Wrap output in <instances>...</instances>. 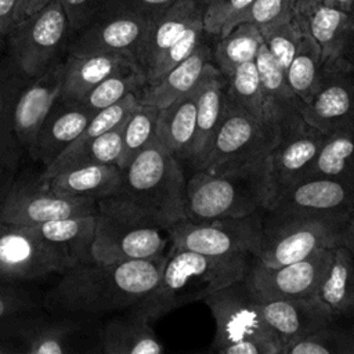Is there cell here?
<instances>
[{
	"mask_svg": "<svg viewBox=\"0 0 354 354\" xmlns=\"http://www.w3.org/2000/svg\"><path fill=\"white\" fill-rule=\"evenodd\" d=\"M4 48H6V40L0 36V53H1Z\"/></svg>",
	"mask_w": 354,
	"mask_h": 354,
	"instance_id": "680465c9",
	"label": "cell"
},
{
	"mask_svg": "<svg viewBox=\"0 0 354 354\" xmlns=\"http://www.w3.org/2000/svg\"><path fill=\"white\" fill-rule=\"evenodd\" d=\"M167 254L153 259L100 263L91 260L62 272L44 296L58 315H102L141 304L158 286Z\"/></svg>",
	"mask_w": 354,
	"mask_h": 354,
	"instance_id": "6da1fadb",
	"label": "cell"
},
{
	"mask_svg": "<svg viewBox=\"0 0 354 354\" xmlns=\"http://www.w3.org/2000/svg\"><path fill=\"white\" fill-rule=\"evenodd\" d=\"M3 227H4V223H3V220H1V217H0V234H1V231H3Z\"/></svg>",
	"mask_w": 354,
	"mask_h": 354,
	"instance_id": "94428289",
	"label": "cell"
},
{
	"mask_svg": "<svg viewBox=\"0 0 354 354\" xmlns=\"http://www.w3.org/2000/svg\"><path fill=\"white\" fill-rule=\"evenodd\" d=\"M210 1H212V0H202V3H203V4H205V6H206V4H209V3H210Z\"/></svg>",
	"mask_w": 354,
	"mask_h": 354,
	"instance_id": "6125c7cd",
	"label": "cell"
},
{
	"mask_svg": "<svg viewBox=\"0 0 354 354\" xmlns=\"http://www.w3.org/2000/svg\"><path fill=\"white\" fill-rule=\"evenodd\" d=\"M59 64L32 79L17 101L12 130L21 147L26 151L32 147L43 120L58 101Z\"/></svg>",
	"mask_w": 354,
	"mask_h": 354,
	"instance_id": "cb8c5ba5",
	"label": "cell"
},
{
	"mask_svg": "<svg viewBox=\"0 0 354 354\" xmlns=\"http://www.w3.org/2000/svg\"><path fill=\"white\" fill-rule=\"evenodd\" d=\"M306 29L296 18L260 28L264 44L283 71L289 66Z\"/></svg>",
	"mask_w": 354,
	"mask_h": 354,
	"instance_id": "7bdbcfd3",
	"label": "cell"
},
{
	"mask_svg": "<svg viewBox=\"0 0 354 354\" xmlns=\"http://www.w3.org/2000/svg\"><path fill=\"white\" fill-rule=\"evenodd\" d=\"M71 39L66 14L59 0L26 15L6 36V48L15 64L35 79L66 57Z\"/></svg>",
	"mask_w": 354,
	"mask_h": 354,
	"instance_id": "ba28073f",
	"label": "cell"
},
{
	"mask_svg": "<svg viewBox=\"0 0 354 354\" xmlns=\"http://www.w3.org/2000/svg\"><path fill=\"white\" fill-rule=\"evenodd\" d=\"M296 6H295V14H296V19L307 28V19L308 17L313 14V11L321 4L322 0H295Z\"/></svg>",
	"mask_w": 354,
	"mask_h": 354,
	"instance_id": "816d5d0a",
	"label": "cell"
},
{
	"mask_svg": "<svg viewBox=\"0 0 354 354\" xmlns=\"http://www.w3.org/2000/svg\"><path fill=\"white\" fill-rule=\"evenodd\" d=\"M322 4L353 14V0H322Z\"/></svg>",
	"mask_w": 354,
	"mask_h": 354,
	"instance_id": "db71d44e",
	"label": "cell"
},
{
	"mask_svg": "<svg viewBox=\"0 0 354 354\" xmlns=\"http://www.w3.org/2000/svg\"><path fill=\"white\" fill-rule=\"evenodd\" d=\"M353 15H354V0H353Z\"/></svg>",
	"mask_w": 354,
	"mask_h": 354,
	"instance_id": "be15d7a7",
	"label": "cell"
},
{
	"mask_svg": "<svg viewBox=\"0 0 354 354\" xmlns=\"http://www.w3.org/2000/svg\"><path fill=\"white\" fill-rule=\"evenodd\" d=\"M285 73L289 86L303 102L310 101L319 88L324 75L321 50L308 29L301 35L296 53Z\"/></svg>",
	"mask_w": 354,
	"mask_h": 354,
	"instance_id": "d590c367",
	"label": "cell"
},
{
	"mask_svg": "<svg viewBox=\"0 0 354 354\" xmlns=\"http://www.w3.org/2000/svg\"><path fill=\"white\" fill-rule=\"evenodd\" d=\"M127 120V119H126ZM126 120L112 130L87 140L84 142L71 144L66 147L55 160L44 167L40 178H46L65 167L90 165V163H118L122 149V134Z\"/></svg>",
	"mask_w": 354,
	"mask_h": 354,
	"instance_id": "836d02e7",
	"label": "cell"
},
{
	"mask_svg": "<svg viewBox=\"0 0 354 354\" xmlns=\"http://www.w3.org/2000/svg\"><path fill=\"white\" fill-rule=\"evenodd\" d=\"M22 147L14 133L0 129V202L22 166Z\"/></svg>",
	"mask_w": 354,
	"mask_h": 354,
	"instance_id": "bcb514c9",
	"label": "cell"
},
{
	"mask_svg": "<svg viewBox=\"0 0 354 354\" xmlns=\"http://www.w3.org/2000/svg\"><path fill=\"white\" fill-rule=\"evenodd\" d=\"M176 0H106L100 12H134L152 18L170 7Z\"/></svg>",
	"mask_w": 354,
	"mask_h": 354,
	"instance_id": "681fc988",
	"label": "cell"
},
{
	"mask_svg": "<svg viewBox=\"0 0 354 354\" xmlns=\"http://www.w3.org/2000/svg\"><path fill=\"white\" fill-rule=\"evenodd\" d=\"M263 43L260 29L252 22H242L220 37L212 51V61L227 80L239 65L256 58Z\"/></svg>",
	"mask_w": 354,
	"mask_h": 354,
	"instance_id": "e575fe53",
	"label": "cell"
},
{
	"mask_svg": "<svg viewBox=\"0 0 354 354\" xmlns=\"http://www.w3.org/2000/svg\"><path fill=\"white\" fill-rule=\"evenodd\" d=\"M285 354H354V332L335 321L293 343Z\"/></svg>",
	"mask_w": 354,
	"mask_h": 354,
	"instance_id": "ab89813d",
	"label": "cell"
},
{
	"mask_svg": "<svg viewBox=\"0 0 354 354\" xmlns=\"http://www.w3.org/2000/svg\"><path fill=\"white\" fill-rule=\"evenodd\" d=\"M307 29L321 50V62L329 64L342 57L354 35V15L319 4L307 19Z\"/></svg>",
	"mask_w": 354,
	"mask_h": 354,
	"instance_id": "1f68e13d",
	"label": "cell"
},
{
	"mask_svg": "<svg viewBox=\"0 0 354 354\" xmlns=\"http://www.w3.org/2000/svg\"><path fill=\"white\" fill-rule=\"evenodd\" d=\"M36 304L29 293L21 289L17 282L0 279V324L29 315L35 311Z\"/></svg>",
	"mask_w": 354,
	"mask_h": 354,
	"instance_id": "7dc6e473",
	"label": "cell"
},
{
	"mask_svg": "<svg viewBox=\"0 0 354 354\" xmlns=\"http://www.w3.org/2000/svg\"><path fill=\"white\" fill-rule=\"evenodd\" d=\"M216 322L210 351L216 354H283L275 330L267 322L260 300L245 278L203 299Z\"/></svg>",
	"mask_w": 354,
	"mask_h": 354,
	"instance_id": "8992f818",
	"label": "cell"
},
{
	"mask_svg": "<svg viewBox=\"0 0 354 354\" xmlns=\"http://www.w3.org/2000/svg\"><path fill=\"white\" fill-rule=\"evenodd\" d=\"M310 176L354 183V120L326 134L304 177Z\"/></svg>",
	"mask_w": 354,
	"mask_h": 354,
	"instance_id": "d6a6232c",
	"label": "cell"
},
{
	"mask_svg": "<svg viewBox=\"0 0 354 354\" xmlns=\"http://www.w3.org/2000/svg\"><path fill=\"white\" fill-rule=\"evenodd\" d=\"M216 68L212 62V50L203 41L183 62L151 84H144L137 97L141 104L158 109L192 91Z\"/></svg>",
	"mask_w": 354,
	"mask_h": 354,
	"instance_id": "7402d4cb",
	"label": "cell"
},
{
	"mask_svg": "<svg viewBox=\"0 0 354 354\" xmlns=\"http://www.w3.org/2000/svg\"><path fill=\"white\" fill-rule=\"evenodd\" d=\"M152 319L138 306L111 318L100 332V350L105 354H160L163 346L158 340Z\"/></svg>",
	"mask_w": 354,
	"mask_h": 354,
	"instance_id": "484cf974",
	"label": "cell"
},
{
	"mask_svg": "<svg viewBox=\"0 0 354 354\" xmlns=\"http://www.w3.org/2000/svg\"><path fill=\"white\" fill-rule=\"evenodd\" d=\"M95 214L73 216L46 221L30 227L39 236L48 242L69 264L75 266L88 263L93 259V242L95 234Z\"/></svg>",
	"mask_w": 354,
	"mask_h": 354,
	"instance_id": "83f0119b",
	"label": "cell"
},
{
	"mask_svg": "<svg viewBox=\"0 0 354 354\" xmlns=\"http://www.w3.org/2000/svg\"><path fill=\"white\" fill-rule=\"evenodd\" d=\"M149 19L134 12H100L69 39L66 55L116 53L136 61Z\"/></svg>",
	"mask_w": 354,
	"mask_h": 354,
	"instance_id": "9a60e30c",
	"label": "cell"
},
{
	"mask_svg": "<svg viewBox=\"0 0 354 354\" xmlns=\"http://www.w3.org/2000/svg\"><path fill=\"white\" fill-rule=\"evenodd\" d=\"M66 14L71 37L86 26L102 8L106 0H59Z\"/></svg>",
	"mask_w": 354,
	"mask_h": 354,
	"instance_id": "c3c4849f",
	"label": "cell"
},
{
	"mask_svg": "<svg viewBox=\"0 0 354 354\" xmlns=\"http://www.w3.org/2000/svg\"><path fill=\"white\" fill-rule=\"evenodd\" d=\"M342 245H344L354 254V217L343 228Z\"/></svg>",
	"mask_w": 354,
	"mask_h": 354,
	"instance_id": "f5cc1de1",
	"label": "cell"
},
{
	"mask_svg": "<svg viewBox=\"0 0 354 354\" xmlns=\"http://www.w3.org/2000/svg\"><path fill=\"white\" fill-rule=\"evenodd\" d=\"M267 206L266 160L231 171L196 169L187 178L185 216L191 221L242 217Z\"/></svg>",
	"mask_w": 354,
	"mask_h": 354,
	"instance_id": "5b68a950",
	"label": "cell"
},
{
	"mask_svg": "<svg viewBox=\"0 0 354 354\" xmlns=\"http://www.w3.org/2000/svg\"><path fill=\"white\" fill-rule=\"evenodd\" d=\"M3 324V322H1ZM14 351H19L18 348H14L10 343V339L4 337L0 335V354H6V353H14Z\"/></svg>",
	"mask_w": 354,
	"mask_h": 354,
	"instance_id": "9f6ffc18",
	"label": "cell"
},
{
	"mask_svg": "<svg viewBox=\"0 0 354 354\" xmlns=\"http://www.w3.org/2000/svg\"><path fill=\"white\" fill-rule=\"evenodd\" d=\"M158 111L152 105L140 102L127 118L122 134V149L116 163L122 170L156 137Z\"/></svg>",
	"mask_w": 354,
	"mask_h": 354,
	"instance_id": "8d00e7d4",
	"label": "cell"
},
{
	"mask_svg": "<svg viewBox=\"0 0 354 354\" xmlns=\"http://www.w3.org/2000/svg\"><path fill=\"white\" fill-rule=\"evenodd\" d=\"M50 1H53V0H29L28 7H26V10H25L24 18H25L26 15H29V14H32V12H35V11H37V10H40V8H43V7H44L46 4H48Z\"/></svg>",
	"mask_w": 354,
	"mask_h": 354,
	"instance_id": "11a10c76",
	"label": "cell"
},
{
	"mask_svg": "<svg viewBox=\"0 0 354 354\" xmlns=\"http://www.w3.org/2000/svg\"><path fill=\"white\" fill-rule=\"evenodd\" d=\"M259 300L267 322L282 343L283 354L293 343L337 321L318 296Z\"/></svg>",
	"mask_w": 354,
	"mask_h": 354,
	"instance_id": "d6986e66",
	"label": "cell"
},
{
	"mask_svg": "<svg viewBox=\"0 0 354 354\" xmlns=\"http://www.w3.org/2000/svg\"><path fill=\"white\" fill-rule=\"evenodd\" d=\"M225 87L227 80L217 68L213 69L201 83L196 101L195 136L189 158V163L194 169H198L207 155L223 119L227 105Z\"/></svg>",
	"mask_w": 354,
	"mask_h": 354,
	"instance_id": "f1b7e54d",
	"label": "cell"
},
{
	"mask_svg": "<svg viewBox=\"0 0 354 354\" xmlns=\"http://www.w3.org/2000/svg\"><path fill=\"white\" fill-rule=\"evenodd\" d=\"M32 77L22 72L4 48L0 53V129L14 133L12 120L17 101Z\"/></svg>",
	"mask_w": 354,
	"mask_h": 354,
	"instance_id": "60d3db41",
	"label": "cell"
},
{
	"mask_svg": "<svg viewBox=\"0 0 354 354\" xmlns=\"http://www.w3.org/2000/svg\"><path fill=\"white\" fill-rule=\"evenodd\" d=\"M93 115L82 102L57 101L43 120L28 153L47 167L80 136Z\"/></svg>",
	"mask_w": 354,
	"mask_h": 354,
	"instance_id": "44dd1931",
	"label": "cell"
},
{
	"mask_svg": "<svg viewBox=\"0 0 354 354\" xmlns=\"http://www.w3.org/2000/svg\"><path fill=\"white\" fill-rule=\"evenodd\" d=\"M167 230L134 202L111 195L97 201V221L93 259L100 263H120L167 254Z\"/></svg>",
	"mask_w": 354,
	"mask_h": 354,
	"instance_id": "3957f363",
	"label": "cell"
},
{
	"mask_svg": "<svg viewBox=\"0 0 354 354\" xmlns=\"http://www.w3.org/2000/svg\"><path fill=\"white\" fill-rule=\"evenodd\" d=\"M322 65L321 86L301 115L307 124L329 134L354 120V71L342 58Z\"/></svg>",
	"mask_w": 354,
	"mask_h": 354,
	"instance_id": "e0dca14e",
	"label": "cell"
},
{
	"mask_svg": "<svg viewBox=\"0 0 354 354\" xmlns=\"http://www.w3.org/2000/svg\"><path fill=\"white\" fill-rule=\"evenodd\" d=\"M28 3H29V0H19V1H18L17 10H15V22H14V24H17L18 21H21V19L24 18L25 10H26V7H28Z\"/></svg>",
	"mask_w": 354,
	"mask_h": 354,
	"instance_id": "6f0895ef",
	"label": "cell"
},
{
	"mask_svg": "<svg viewBox=\"0 0 354 354\" xmlns=\"http://www.w3.org/2000/svg\"><path fill=\"white\" fill-rule=\"evenodd\" d=\"M268 209L350 221L354 217V183L304 177L282 192Z\"/></svg>",
	"mask_w": 354,
	"mask_h": 354,
	"instance_id": "2e32d148",
	"label": "cell"
},
{
	"mask_svg": "<svg viewBox=\"0 0 354 354\" xmlns=\"http://www.w3.org/2000/svg\"><path fill=\"white\" fill-rule=\"evenodd\" d=\"M19 0H0V36L6 39L15 22V10Z\"/></svg>",
	"mask_w": 354,
	"mask_h": 354,
	"instance_id": "f907efd6",
	"label": "cell"
},
{
	"mask_svg": "<svg viewBox=\"0 0 354 354\" xmlns=\"http://www.w3.org/2000/svg\"><path fill=\"white\" fill-rule=\"evenodd\" d=\"M227 98L241 111L261 123V84L256 61H248L239 65L227 79Z\"/></svg>",
	"mask_w": 354,
	"mask_h": 354,
	"instance_id": "74e56055",
	"label": "cell"
},
{
	"mask_svg": "<svg viewBox=\"0 0 354 354\" xmlns=\"http://www.w3.org/2000/svg\"><path fill=\"white\" fill-rule=\"evenodd\" d=\"M326 134L304 124L295 134L278 141L266 159L268 206L290 185L301 180L317 156Z\"/></svg>",
	"mask_w": 354,
	"mask_h": 354,
	"instance_id": "ac0fdd59",
	"label": "cell"
},
{
	"mask_svg": "<svg viewBox=\"0 0 354 354\" xmlns=\"http://www.w3.org/2000/svg\"><path fill=\"white\" fill-rule=\"evenodd\" d=\"M295 0H253L243 14L242 22H252L259 29L296 18Z\"/></svg>",
	"mask_w": 354,
	"mask_h": 354,
	"instance_id": "f6af8a7d",
	"label": "cell"
},
{
	"mask_svg": "<svg viewBox=\"0 0 354 354\" xmlns=\"http://www.w3.org/2000/svg\"><path fill=\"white\" fill-rule=\"evenodd\" d=\"M272 147L274 142L263 124L227 98L225 111L212 147L198 169L231 171L249 167L266 160Z\"/></svg>",
	"mask_w": 354,
	"mask_h": 354,
	"instance_id": "30bf717a",
	"label": "cell"
},
{
	"mask_svg": "<svg viewBox=\"0 0 354 354\" xmlns=\"http://www.w3.org/2000/svg\"><path fill=\"white\" fill-rule=\"evenodd\" d=\"M350 318H351V324H350V328H351V330L354 332V311H353V314L350 315Z\"/></svg>",
	"mask_w": 354,
	"mask_h": 354,
	"instance_id": "91938a15",
	"label": "cell"
},
{
	"mask_svg": "<svg viewBox=\"0 0 354 354\" xmlns=\"http://www.w3.org/2000/svg\"><path fill=\"white\" fill-rule=\"evenodd\" d=\"M201 83L192 91L158 111L156 137L180 162H189L191 158Z\"/></svg>",
	"mask_w": 354,
	"mask_h": 354,
	"instance_id": "f546056e",
	"label": "cell"
},
{
	"mask_svg": "<svg viewBox=\"0 0 354 354\" xmlns=\"http://www.w3.org/2000/svg\"><path fill=\"white\" fill-rule=\"evenodd\" d=\"M202 15L194 19L188 25V28L183 32V35L148 69V72L144 75L145 84H151L156 82L159 77L167 73L171 68L183 62L187 57H189L194 53V50L202 43V37L205 33Z\"/></svg>",
	"mask_w": 354,
	"mask_h": 354,
	"instance_id": "b9f144b4",
	"label": "cell"
},
{
	"mask_svg": "<svg viewBox=\"0 0 354 354\" xmlns=\"http://www.w3.org/2000/svg\"><path fill=\"white\" fill-rule=\"evenodd\" d=\"M203 14L195 0H176L170 7L149 19L142 41L136 54V62L142 73L183 35L188 25Z\"/></svg>",
	"mask_w": 354,
	"mask_h": 354,
	"instance_id": "d4e9b609",
	"label": "cell"
},
{
	"mask_svg": "<svg viewBox=\"0 0 354 354\" xmlns=\"http://www.w3.org/2000/svg\"><path fill=\"white\" fill-rule=\"evenodd\" d=\"M254 61L261 84V124L275 145L306 124L301 115L304 102L292 90L285 71L264 43L260 46Z\"/></svg>",
	"mask_w": 354,
	"mask_h": 354,
	"instance_id": "5bb4252c",
	"label": "cell"
},
{
	"mask_svg": "<svg viewBox=\"0 0 354 354\" xmlns=\"http://www.w3.org/2000/svg\"><path fill=\"white\" fill-rule=\"evenodd\" d=\"M333 248L321 249L301 260L268 266L256 259L245 281L259 299H300L317 296L332 260Z\"/></svg>",
	"mask_w": 354,
	"mask_h": 354,
	"instance_id": "7c38bea8",
	"label": "cell"
},
{
	"mask_svg": "<svg viewBox=\"0 0 354 354\" xmlns=\"http://www.w3.org/2000/svg\"><path fill=\"white\" fill-rule=\"evenodd\" d=\"M253 0H212L205 6L202 21L205 33L224 37L241 24Z\"/></svg>",
	"mask_w": 354,
	"mask_h": 354,
	"instance_id": "ee69618b",
	"label": "cell"
},
{
	"mask_svg": "<svg viewBox=\"0 0 354 354\" xmlns=\"http://www.w3.org/2000/svg\"><path fill=\"white\" fill-rule=\"evenodd\" d=\"M44 187L66 196L101 199L118 194L122 169L115 163H90L65 167L46 178H37Z\"/></svg>",
	"mask_w": 354,
	"mask_h": 354,
	"instance_id": "4316f807",
	"label": "cell"
},
{
	"mask_svg": "<svg viewBox=\"0 0 354 354\" xmlns=\"http://www.w3.org/2000/svg\"><path fill=\"white\" fill-rule=\"evenodd\" d=\"M140 69L126 54L105 53L93 55H66L59 64V95L62 102H80L101 80L122 71Z\"/></svg>",
	"mask_w": 354,
	"mask_h": 354,
	"instance_id": "ffe728a7",
	"label": "cell"
},
{
	"mask_svg": "<svg viewBox=\"0 0 354 354\" xmlns=\"http://www.w3.org/2000/svg\"><path fill=\"white\" fill-rule=\"evenodd\" d=\"M145 84L140 69L122 71L101 80L80 102L91 113L118 102L130 93H137Z\"/></svg>",
	"mask_w": 354,
	"mask_h": 354,
	"instance_id": "f35d334b",
	"label": "cell"
},
{
	"mask_svg": "<svg viewBox=\"0 0 354 354\" xmlns=\"http://www.w3.org/2000/svg\"><path fill=\"white\" fill-rule=\"evenodd\" d=\"M263 212L210 221L183 218L167 228L169 250L184 249L210 256L256 257L261 243Z\"/></svg>",
	"mask_w": 354,
	"mask_h": 354,
	"instance_id": "9c48e42d",
	"label": "cell"
},
{
	"mask_svg": "<svg viewBox=\"0 0 354 354\" xmlns=\"http://www.w3.org/2000/svg\"><path fill=\"white\" fill-rule=\"evenodd\" d=\"M317 296L339 319L354 311V254L344 246L333 248L332 260Z\"/></svg>",
	"mask_w": 354,
	"mask_h": 354,
	"instance_id": "4dcf8cb0",
	"label": "cell"
},
{
	"mask_svg": "<svg viewBox=\"0 0 354 354\" xmlns=\"http://www.w3.org/2000/svg\"><path fill=\"white\" fill-rule=\"evenodd\" d=\"M348 221L311 214L264 209L263 232L254 259L268 266L301 260L321 249L342 245V232Z\"/></svg>",
	"mask_w": 354,
	"mask_h": 354,
	"instance_id": "52a82bcc",
	"label": "cell"
},
{
	"mask_svg": "<svg viewBox=\"0 0 354 354\" xmlns=\"http://www.w3.org/2000/svg\"><path fill=\"white\" fill-rule=\"evenodd\" d=\"M65 259L30 227L6 224L0 234V279L7 282L65 272Z\"/></svg>",
	"mask_w": 354,
	"mask_h": 354,
	"instance_id": "4fadbf2b",
	"label": "cell"
},
{
	"mask_svg": "<svg viewBox=\"0 0 354 354\" xmlns=\"http://www.w3.org/2000/svg\"><path fill=\"white\" fill-rule=\"evenodd\" d=\"M185 184L180 160L155 137L122 170L118 194L149 213L166 230L185 216Z\"/></svg>",
	"mask_w": 354,
	"mask_h": 354,
	"instance_id": "277c9868",
	"label": "cell"
},
{
	"mask_svg": "<svg viewBox=\"0 0 354 354\" xmlns=\"http://www.w3.org/2000/svg\"><path fill=\"white\" fill-rule=\"evenodd\" d=\"M250 263V256H210L184 249L169 250L158 286L138 307L155 321L245 278Z\"/></svg>",
	"mask_w": 354,
	"mask_h": 354,
	"instance_id": "7a4b0ae2",
	"label": "cell"
},
{
	"mask_svg": "<svg viewBox=\"0 0 354 354\" xmlns=\"http://www.w3.org/2000/svg\"><path fill=\"white\" fill-rule=\"evenodd\" d=\"M97 213V201L53 192L39 180L18 178L0 202V217L6 224L36 225L51 220Z\"/></svg>",
	"mask_w": 354,
	"mask_h": 354,
	"instance_id": "8fae6325",
	"label": "cell"
},
{
	"mask_svg": "<svg viewBox=\"0 0 354 354\" xmlns=\"http://www.w3.org/2000/svg\"><path fill=\"white\" fill-rule=\"evenodd\" d=\"M79 330L77 319L69 317L47 318L22 315L3 324L1 335L22 342V351L29 354H61L71 351V339Z\"/></svg>",
	"mask_w": 354,
	"mask_h": 354,
	"instance_id": "603a6c76",
	"label": "cell"
}]
</instances>
